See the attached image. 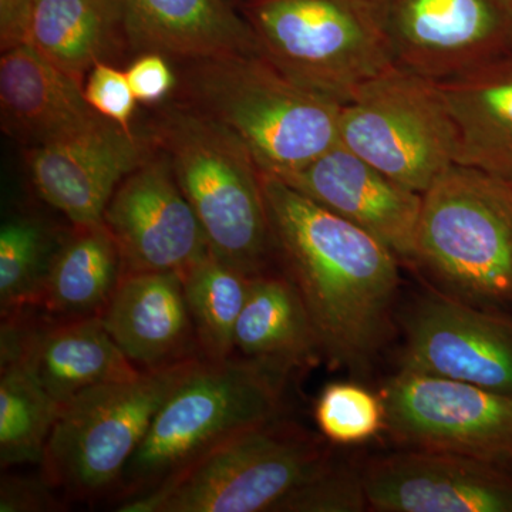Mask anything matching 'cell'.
I'll use <instances>...</instances> for the list:
<instances>
[{"instance_id":"cell-28","label":"cell","mask_w":512,"mask_h":512,"mask_svg":"<svg viewBox=\"0 0 512 512\" xmlns=\"http://www.w3.org/2000/svg\"><path fill=\"white\" fill-rule=\"evenodd\" d=\"M382 397L355 383H330L320 393L315 420L320 433L340 446L365 443L386 429Z\"/></svg>"},{"instance_id":"cell-25","label":"cell","mask_w":512,"mask_h":512,"mask_svg":"<svg viewBox=\"0 0 512 512\" xmlns=\"http://www.w3.org/2000/svg\"><path fill=\"white\" fill-rule=\"evenodd\" d=\"M252 278L212 252L185 272V299L204 359L218 362L234 356L235 326Z\"/></svg>"},{"instance_id":"cell-6","label":"cell","mask_w":512,"mask_h":512,"mask_svg":"<svg viewBox=\"0 0 512 512\" xmlns=\"http://www.w3.org/2000/svg\"><path fill=\"white\" fill-rule=\"evenodd\" d=\"M202 359L143 370L64 403L39 464L40 477L77 500L114 493L158 410Z\"/></svg>"},{"instance_id":"cell-22","label":"cell","mask_w":512,"mask_h":512,"mask_svg":"<svg viewBox=\"0 0 512 512\" xmlns=\"http://www.w3.org/2000/svg\"><path fill=\"white\" fill-rule=\"evenodd\" d=\"M437 84L456 126V164L512 183V53Z\"/></svg>"},{"instance_id":"cell-20","label":"cell","mask_w":512,"mask_h":512,"mask_svg":"<svg viewBox=\"0 0 512 512\" xmlns=\"http://www.w3.org/2000/svg\"><path fill=\"white\" fill-rule=\"evenodd\" d=\"M0 111L8 136L29 148L45 146L101 123L84 84L29 45L0 59Z\"/></svg>"},{"instance_id":"cell-27","label":"cell","mask_w":512,"mask_h":512,"mask_svg":"<svg viewBox=\"0 0 512 512\" xmlns=\"http://www.w3.org/2000/svg\"><path fill=\"white\" fill-rule=\"evenodd\" d=\"M62 239L39 220L16 217L0 229V311L3 316L37 309L50 265Z\"/></svg>"},{"instance_id":"cell-3","label":"cell","mask_w":512,"mask_h":512,"mask_svg":"<svg viewBox=\"0 0 512 512\" xmlns=\"http://www.w3.org/2000/svg\"><path fill=\"white\" fill-rule=\"evenodd\" d=\"M154 140L197 214L212 254L248 276L268 272L275 254L262 171L244 141L197 107H171Z\"/></svg>"},{"instance_id":"cell-32","label":"cell","mask_w":512,"mask_h":512,"mask_svg":"<svg viewBox=\"0 0 512 512\" xmlns=\"http://www.w3.org/2000/svg\"><path fill=\"white\" fill-rule=\"evenodd\" d=\"M53 488L39 480L3 474L0 484V512L52 511L59 507Z\"/></svg>"},{"instance_id":"cell-31","label":"cell","mask_w":512,"mask_h":512,"mask_svg":"<svg viewBox=\"0 0 512 512\" xmlns=\"http://www.w3.org/2000/svg\"><path fill=\"white\" fill-rule=\"evenodd\" d=\"M128 83L140 103L154 104L173 90V70L161 53H143L126 70Z\"/></svg>"},{"instance_id":"cell-9","label":"cell","mask_w":512,"mask_h":512,"mask_svg":"<svg viewBox=\"0 0 512 512\" xmlns=\"http://www.w3.org/2000/svg\"><path fill=\"white\" fill-rule=\"evenodd\" d=\"M339 141L419 194L457 163L456 126L439 84L397 66L340 107Z\"/></svg>"},{"instance_id":"cell-13","label":"cell","mask_w":512,"mask_h":512,"mask_svg":"<svg viewBox=\"0 0 512 512\" xmlns=\"http://www.w3.org/2000/svg\"><path fill=\"white\" fill-rule=\"evenodd\" d=\"M103 222L116 239L124 272L184 276L211 252L167 157H147L121 181Z\"/></svg>"},{"instance_id":"cell-29","label":"cell","mask_w":512,"mask_h":512,"mask_svg":"<svg viewBox=\"0 0 512 512\" xmlns=\"http://www.w3.org/2000/svg\"><path fill=\"white\" fill-rule=\"evenodd\" d=\"M366 507L363 470L329 461L316 476L286 495L274 512H359Z\"/></svg>"},{"instance_id":"cell-33","label":"cell","mask_w":512,"mask_h":512,"mask_svg":"<svg viewBox=\"0 0 512 512\" xmlns=\"http://www.w3.org/2000/svg\"><path fill=\"white\" fill-rule=\"evenodd\" d=\"M225 2H228V3H229V5L234 6V5H235V3L241 2V0H225Z\"/></svg>"},{"instance_id":"cell-5","label":"cell","mask_w":512,"mask_h":512,"mask_svg":"<svg viewBox=\"0 0 512 512\" xmlns=\"http://www.w3.org/2000/svg\"><path fill=\"white\" fill-rule=\"evenodd\" d=\"M413 264L444 293L512 309V183L453 164L423 194Z\"/></svg>"},{"instance_id":"cell-21","label":"cell","mask_w":512,"mask_h":512,"mask_svg":"<svg viewBox=\"0 0 512 512\" xmlns=\"http://www.w3.org/2000/svg\"><path fill=\"white\" fill-rule=\"evenodd\" d=\"M128 46L191 62L261 53L244 16L225 0H119Z\"/></svg>"},{"instance_id":"cell-15","label":"cell","mask_w":512,"mask_h":512,"mask_svg":"<svg viewBox=\"0 0 512 512\" xmlns=\"http://www.w3.org/2000/svg\"><path fill=\"white\" fill-rule=\"evenodd\" d=\"M33 311L2 318L0 363L22 360L62 406L84 390L143 372L124 356L100 316L52 320Z\"/></svg>"},{"instance_id":"cell-30","label":"cell","mask_w":512,"mask_h":512,"mask_svg":"<svg viewBox=\"0 0 512 512\" xmlns=\"http://www.w3.org/2000/svg\"><path fill=\"white\" fill-rule=\"evenodd\" d=\"M84 96L96 113L111 123L131 130L137 99L128 83L126 72L107 62L94 64L86 77Z\"/></svg>"},{"instance_id":"cell-10","label":"cell","mask_w":512,"mask_h":512,"mask_svg":"<svg viewBox=\"0 0 512 512\" xmlns=\"http://www.w3.org/2000/svg\"><path fill=\"white\" fill-rule=\"evenodd\" d=\"M394 66L433 82L512 53V0H360Z\"/></svg>"},{"instance_id":"cell-18","label":"cell","mask_w":512,"mask_h":512,"mask_svg":"<svg viewBox=\"0 0 512 512\" xmlns=\"http://www.w3.org/2000/svg\"><path fill=\"white\" fill-rule=\"evenodd\" d=\"M2 50L29 45L79 82L128 46L119 0H0Z\"/></svg>"},{"instance_id":"cell-14","label":"cell","mask_w":512,"mask_h":512,"mask_svg":"<svg viewBox=\"0 0 512 512\" xmlns=\"http://www.w3.org/2000/svg\"><path fill=\"white\" fill-rule=\"evenodd\" d=\"M369 507L383 512H512V470L457 454L409 450L363 468Z\"/></svg>"},{"instance_id":"cell-11","label":"cell","mask_w":512,"mask_h":512,"mask_svg":"<svg viewBox=\"0 0 512 512\" xmlns=\"http://www.w3.org/2000/svg\"><path fill=\"white\" fill-rule=\"evenodd\" d=\"M382 399L386 429L409 450L457 454L512 470V396L400 370Z\"/></svg>"},{"instance_id":"cell-8","label":"cell","mask_w":512,"mask_h":512,"mask_svg":"<svg viewBox=\"0 0 512 512\" xmlns=\"http://www.w3.org/2000/svg\"><path fill=\"white\" fill-rule=\"evenodd\" d=\"M329 461L313 437L276 419L225 441L117 511L272 512Z\"/></svg>"},{"instance_id":"cell-23","label":"cell","mask_w":512,"mask_h":512,"mask_svg":"<svg viewBox=\"0 0 512 512\" xmlns=\"http://www.w3.org/2000/svg\"><path fill=\"white\" fill-rule=\"evenodd\" d=\"M123 275L120 249L104 222L73 227L57 248L37 311L52 320L101 316Z\"/></svg>"},{"instance_id":"cell-7","label":"cell","mask_w":512,"mask_h":512,"mask_svg":"<svg viewBox=\"0 0 512 512\" xmlns=\"http://www.w3.org/2000/svg\"><path fill=\"white\" fill-rule=\"evenodd\" d=\"M242 16L275 69L340 107L394 66L360 0H244Z\"/></svg>"},{"instance_id":"cell-24","label":"cell","mask_w":512,"mask_h":512,"mask_svg":"<svg viewBox=\"0 0 512 512\" xmlns=\"http://www.w3.org/2000/svg\"><path fill=\"white\" fill-rule=\"evenodd\" d=\"M235 350L296 369L320 355L301 296L284 274L256 275L235 326Z\"/></svg>"},{"instance_id":"cell-2","label":"cell","mask_w":512,"mask_h":512,"mask_svg":"<svg viewBox=\"0 0 512 512\" xmlns=\"http://www.w3.org/2000/svg\"><path fill=\"white\" fill-rule=\"evenodd\" d=\"M291 372L245 356L202 359L158 410L113 494L121 503L146 494L225 441L278 419Z\"/></svg>"},{"instance_id":"cell-17","label":"cell","mask_w":512,"mask_h":512,"mask_svg":"<svg viewBox=\"0 0 512 512\" xmlns=\"http://www.w3.org/2000/svg\"><path fill=\"white\" fill-rule=\"evenodd\" d=\"M279 178L413 264L423 194L387 177L340 143Z\"/></svg>"},{"instance_id":"cell-12","label":"cell","mask_w":512,"mask_h":512,"mask_svg":"<svg viewBox=\"0 0 512 512\" xmlns=\"http://www.w3.org/2000/svg\"><path fill=\"white\" fill-rule=\"evenodd\" d=\"M402 370L512 396V316L427 293L407 315Z\"/></svg>"},{"instance_id":"cell-19","label":"cell","mask_w":512,"mask_h":512,"mask_svg":"<svg viewBox=\"0 0 512 512\" xmlns=\"http://www.w3.org/2000/svg\"><path fill=\"white\" fill-rule=\"evenodd\" d=\"M100 319L140 370L202 357L177 272H124Z\"/></svg>"},{"instance_id":"cell-16","label":"cell","mask_w":512,"mask_h":512,"mask_svg":"<svg viewBox=\"0 0 512 512\" xmlns=\"http://www.w3.org/2000/svg\"><path fill=\"white\" fill-rule=\"evenodd\" d=\"M148 157L133 131L104 119L92 128L29 148L30 177L43 201L73 227L103 222L121 181Z\"/></svg>"},{"instance_id":"cell-4","label":"cell","mask_w":512,"mask_h":512,"mask_svg":"<svg viewBox=\"0 0 512 512\" xmlns=\"http://www.w3.org/2000/svg\"><path fill=\"white\" fill-rule=\"evenodd\" d=\"M191 106L237 134L262 173L285 177L339 144L340 106L275 69L261 53L192 62Z\"/></svg>"},{"instance_id":"cell-26","label":"cell","mask_w":512,"mask_h":512,"mask_svg":"<svg viewBox=\"0 0 512 512\" xmlns=\"http://www.w3.org/2000/svg\"><path fill=\"white\" fill-rule=\"evenodd\" d=\"M62 404L22 360L0 363V466L40 464Z\"/></svg>"},{"instance_id":"cell-1","label":"cell","mask_w":512,"mask_h":512,"mask_svg":"<svg viewBox=\"0 0 512 512\" xmlns=\"http://www.w3.org/2000/svg\"><path fill=\"white\" fill-rule=\"evenodd\" d=\"M261 180L275 255L308 311L320 355L366 372L389 338L399 258L282 178Z\"/></svg>"}]
</instances>
